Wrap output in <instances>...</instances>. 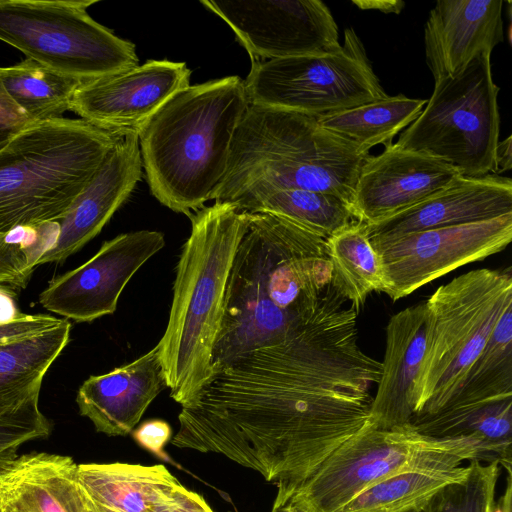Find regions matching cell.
<instances>
[{
	"label": "cell",
	"mask_w": 512,
	"mask_h": 512,
	"mask_svg": "<svg viewBox=\"0 0 512 512\" xmlns=\"http://www.w3.org/2000/svg\"><path fill=\"white\" fill-rule=\"evenodd\" d=\"M357 314L332 285L325 238L271 213H249L227 282L212 374L250 352Z\"/></svg>",
	"instance_id": "obj_1"
},
{
	"label": "cell",
	"mask_w": 512,
	"mask_h": 512,
	"mask_svg": "<svg viewBox=\"0 0 512 512\" xmlns=\"http://www.w3.org/2000/svg\"><path fill=\"white\" fill-rule=\"evenodd\" d=\"M250 103L239 76L190 85L172 96L138 134L152 195L187 216L213 200L232 141Z\"/></svg>",
	"instance_id": "obj_2"
},
{
	"label": "cell",
	"mask_w": 512,
	"mask_h": 512,
	"mask_svg": "<svg viewBox=\"0 0 512 512\" xmlns=\"http://www.w3.org/2000/svg\"><path fill=\"white\" fill-rule=\"evenodd\" d=\"M191 232L176 266L167 327L157 343L170 397L195 404L212 378V355L224 315L227 282L249 213L214 202L188 216Z\"/></svg>",
	"instance_id": "obj_3"
},
{
	"label": "cell",
	"mask_w": 512,
	"mask_h": 512,
	"mask_svg": "<svg viewBox=\"0 0 512 512\" xmlns=\"http://www.w3.org/2000/svg\"><path fill=\"white\" fill-rule=\"evenodd\" d=\"M369 155L325 129L315 116L250 104L213 200L233 202L261 189H300L333 194L351 206Z\"/></svg>",
	"instance_id": "obj_4"
},
{
	"label": "cell",
	"mask_w": 512,
	"mask_h": 512,
	"mask_svg": "<svg viewBox=\"0 0 512 512\" xmlns=\"http://www.w3.org/2000/svg\"><path fill=\"white\" fill-rule=\"evenodd\" d=\"M121 137L64 117L14 136L0 148V237L59 221Z\"/></svg>",
	"instance_id": "obj_5"
},
{
	"label": "cell",
	"mask_w": 512,
	"mask_h": 512,
	"mask_svg": "<svg viewBox=\"0 0 512 512\" xmlns=\"http://www.w3.org/2000/svg\"><path fill=\"white\" fill-rule=\"evenodd\" d=\"M511 304L510 267L469 271L427 299L426 344L413 388V416L432 415L449 401Z\"/></svg>",
	"instance_id": "obj_6"
},
{
	"label": "cell",
	"mask_w": 512,
	"mask_h": 512,
	"mask_svg": "<svg viewBox=\"0 0 512 512\" xmlns=\"http://www.w3.org/2000/svg\"><path fill=\"white\" fill-rule=\"evenodd\" d=\"M472 460L494 461L471 437L437 439L409 424L381 429L369 421L287 498L311 512H339L361 491L396 473L452 469Z\"/></svg>",
	"instance_id": "obj_7"
},
{
	"label": "cell",
	"mask_w": 512,
	"mask_h": 512,
	"mask_svg": "<svg viewBox=\"0 0 512 512\" xmlns=\"http://www.w3.org/2000/svg\"><path fill=\"white\" fill-rule=\"evenodd\" d=\"M490 58L482 52L457 75L435 82L424 109L395 144L441 159L461 176L493 174L500 114Z\"/></svg>",
	"instance_id": "obj_8"
},
{
	"label": "cell",
	"mask_w": 512,
	"mask_h": 512,
	"mask_svg": "<svg viewBox=\"0 0 512 512\" xmlns=\"http://www.w3.org/2000/svg\"><path fill=\"white\" fill-rule=\"evenodd\" d=\"M96 0H0V40L54 71L87 81L139 65L135 45L96 22Z\"/></svg>",
	"instance_id": "obj_9"
},
{
	"label": "cell",
	"mask_w": 512,
	"mask_h": 512,
	"mask_svg": "<svg viewBox=\"0 0 512 512\" xmlns=\"http://www.w3.org/2000/svg\"><path fill=\"white\" fill-rule=\"evenodd\" d=\"M243 82L250 104L315 117L388 96L352 27L338 51L254 61Z\"/></svg>",
	"instance_id": "obj_10"
},
{
	"label": "cell",
	"mask_w": 512,
	"mask_h": 512,
	"mask_svg": "<svg viewBox=\"0 0 512 512\" xmlns=\"http://www.w3.org/2000/svg\"><path fill=\"white\" fill-rule=\"evenodd\" d=\"M512 240V213L490 220L370 241L393 301L468 263L502 251Z\"/></svg>",
	"instance_id": "obj_11"
},
{
	"label": "cell",
	"mask_w": 512,
	"mask_h": 512,
	"mask_svg": "<svg viewBox=\"0 0 512 512\" xmlns=\"http://www.w3.org/2000/svg\"><path fill=\"white\" fill-rule=\"evenodd\" d=\"M200 3L230 26L251 62L332 53L341 48L337 23L321 0Z\"/></svg>",
	"instance_id": "obj_12"
},
{
	"label": "cell",
	"mask_w": 512,
	"mask_h": 512,
	"mask_svg": "<svg viewBox=\"0 0 512 512\" xmlns=\"http://www.w3.org/2000/svg\"><path fill=\"white\" fill-rule=\"evenodd\" d=\"M164 246L160 231L119 234L81 266L53 278L40 293L39 303L76 322L113 314L127 283Z\"/></svg>",
	"instance_id": "obj_13"
},
{
	"label": "cell",
	"mask_w": 512,
	"mask_h": 512,
	"mask_svg": "<svg viewBox=\"0 0 512 512\" xmlns=\"http://www.w3.org/2000/svg\"><path fill=\"white\" fill-rule=\"evenodd\" d=\"M190 76L184 62L148 60L125 71L82 81L71 111L113 134H139L172 96L190 86Z\"/></svg>",
	"instance_id": "obj_14"
},
{
	"label": "cell",
	"mask_w": 512,
	"mask_h": 512,
	"mask_svg": "<svg viewBox=\"0 0 512 512\" xmlns=\"http://www.w3.org/2000/svg\"><path fill=\"white\" fill-rule=\"evenodd\" d=\"M458 176L441 159L391 143L362 164L351 203L354 217L365 225L380 223L425 201Z\"/></svg>",
	"instance_id": "obj_15"
},
{
	"label": "cell",
	"mask_w": 512,
	"mask_h": 512,
	"mask_svg": "<svg viewBox=\"0 0 512 512\" xmlns=\"http://www.w3.org/2000/svg\"><path fill=\"white\" fill-rule=\"evenodd\" d=\"M138 134L122 136L59 222L53 247L38 260L63 262L97 236L128 199L142 176Z\"/></svg>",
	"instance_id": "obj_16"
},
{
	"label": "cell",
	"mask_w": 512,
	"mask_h": 512,
	"mask_svg": "<svg viewBox=\"0 0 512 512\" xmlns=\"http://www.w3.org/2000/svg\"><path fill=\"white\" fill-rule=\"evenodd\" d=\"M502 0H439L424 28L426 63L434 81L453 77L480 53L504 41Z\"/></svg>",
	"instance_id": "obj_17"
},
{
	"label": "cell",
	"mask_w": 512,
	"mask_h": 512,
	"mask_svg": "<svg viewBox=\"0 0 512 512\" xmlns=\"http://www.w3.org/2000/svg\"><path fill=\"white\" fill-rule=\"evenodd\" d=\"M512 213V180L489 174L458 176L425 201L374 225H366L370 241L408 233L480 222Z\"/></svg>",
	"instance_id": "obj_18"
},
{
	"label": "cell",
	"mask_w": 512,
	"mask_h": 512,
	"mask_svg": "<svg viewBox=\"0 0 512 512\" xmlns=\"http://www.w3.org/2000/svg\"><path fill=\"white\" fill-rule=\"evenodd\" d=\"M164 389L167 384L156 344L132 362L87 378L78 389L76 403L97 432L125 436Z\"/></svg>",
	"instance_id": "obj_19"
},
{
	"label": "cell",
	"mask_w": 512,
	"mask_h": 512,
	"mask_svg": "<svg viewBox=\"0 0 512 512\" xmlns=\"http://www.w3.org/2000/svg\"><path fill=\"white\" fill-rule=\"evenodd\" d=\"M0 512H94L69 456L32 452L0 464Z\"/></svg>",
	"instance_id": "obj_20"
},
{
	"label": "cell",
	"mask_w": 512,
	"mask_h": 512,
	"mask_svg": "<svg viewBox=\"0 0 512 512\" xmlns=\"http://www.w3.org/2000/svg\"><path fill=\"white\" fill-rule=\"evenodd\" d=\"M427 315L424 303L392 315L386 326V346L377 392L370 408L376 427L407 426L413 416V388L426 344Z\"/></svg>",
	"instance_id": "obj_21"
},
{
	"label": "cell",
	"mask_w": 512,
	"mask_h": 512,
	"mask_svg": "<svg viewBox=\"0 0 512 512\" xmlns=\"http://www.w3.org/2000/svg\"><path fill=\"white\" fill-rule=\"evenodd\" d=\"M78 475L90 499L110 512H152L181 485L164 465L85 463Z\"/></svg>",
	"instance_id": "obj_22"
},
{
	"label": "cell",
	"mask_w": 512,
	"mask_h": 512,
	"mask_svg": "<svg viewBox=\"0 0 512 512\" xmlns=\"http://www.w3.org/2000/svg\"><path fill=\"white\" fill-rule=\"evenodd\" d=\"M512 399V304L497 321L461 386L436 413L452 417Z\"/></svg>",
	"instance_id": "obj_23"
},
{
	"label": "cell",
	"mask_w": 512,
	"mask_h": 512,
	"mask_svg": "<svg viewBox=\"0 0 512 512\" xmlns=\"http://www.w3.org/2000/svg\"><path fill=\"white\" fill-rule=\"evenodd\" d=\"M248 213L283 217L325 239L357 221L351 206L333 194L300 189H261L233 202Z\"/></svg>",
	"instance_id": "obj_24"
},
{
	"label": "cell",
	"mask_w": 512,
	"mask_h": 512,
	"mask_svg": "<svg viewBox=\"0 0 512 512\" xmlns=\"http://www.w3.org/2000/svg\"><path fill=\"white\" fill-rule=\"evenodd\" d=\"M67 320L45 332L0 345V403L39 398L48 369L70 339Z\"/></svg>",
	"instance_id": "obj_25"
},
{
	"label": "cell",
	"mask_w": 512,
	"mask_h": 512,
	"mask_svg": "<svg viewBox=\"0 0 512 512\" xmlns=\"http://www.w3.org/2000/svg\"><path fill=\"white\" fill-rule=\"evenodd\" d=\"M427 100L403 94L317 117L319 123L333 134L369 154L376 145L391 144L392 139L408 127L421 113Z\"/></svg>",
	"instance_id": "obj_26"
},
{
	"label": "cell",
	"mask_w": 512,
	"mask_h": 512,
	"mask_svg": "<svg viewBox=\"0 0 512 512\" xmlns=\"http://www.w3.org/2000/svg\"><path fill=\"white\" fill-rule=\"evenodd\" d=\"M332 265V285L358 313L369 294L383 292L382 266L367 230L355 221L326 239Z\"/></svg>",
	"instance_id": "obj_27"
},
{
	"label": "cell",
	"mask_w": 512,
	"mask_h": 512,
	"mask_svg": "<svg viewBox=\"0 0 512 512\" xmlns=\"http://www.w3.org/2000/svg\"><path fill=\"white\" fill-rule=\"evenodd\" d=\"M2 84L31 123L63 118L71 110L81 80L54 71L34 60L0 67Z\"/></svg>",
	"instance_id": "obj_28"
},
{
	"label": "cell",
	"mask_w": 512,
	"mask_h": 512,
	"mask_svg": "<svg viewBox=\"0 0 512 512\" xmlns=\"http://www.w3.org/2000/svg\"><path fill=\"white\" fill-rule=\"evenodd\" d=\"M467 466L446 470H406L367 487L339 512H401L423 506L441 488L460 480Z\"/></svg>",
	"instance_id": "obj_29"
},
{
	"label": "cell",
	"mask_w": 512,
	"mask_h": 512,
	"mask_svg": "<svg viewBox=\"0 0 512 512\" xmlns=\"http://www.w3.org/2000/svg\"><path fill=\"white\" fill-rule=\"evenodd\" d=\"M499 474L498 460L469 461L466 476L437 491L425 507L428 512H490Z\"/></svg>",
	"instance_id": "obj_30"
},
{
	"label": "cell",
	"mask_w": 512,
	"mask_h": 512,
	"mask_svg": "<svg viewBox=\"0 0 512 512\" xmlns=\"http://www.w3.org/2000/svg\"><path fill=\"white\" fill-rule=\"evenodd\" d=\"M51 431V422L39 408V398L0 403V464L14 457L22 444L45 439Z\"/></svg>",
	"instance_id": "obj_31"
},
{
	"label": "cell",
	"mask_w": 512,
	"mask_h": 512,
	"mask_svg": "<svg viewBox=\"0 0 512 512\" xmlns=\"http://www.w3.org/2000/svg\"><path fill=\"white\" fill-rule=\"evenodd\" d=\"M35 260L21 246L0 237V287L12 290L26 287L34 268Z\"/></svg>",
	"instance_id": "obj_32"
},
{
	"label": "cell",
	"mask_w": 512,
	"mask_h": 512,
	"mask_svg": "<svg viewBox=\"0 0 512 512\" xmlns=\"http://www.w3.org/2000/svg\"><path fill=\"white\" fill-rule=\"evenodd\" d=\"M64 319L46 314H21L18 318L0 323V345L35 336L60 325Z\"/></svg>",
	"instance_id": "obj_33"
},
{
	"label": "cell",
	"mask_w": 512,
	"mask_h": 512,
	"mask_svg": "<svg viewBox=\"0 0 512 512\" xmlns=\"http://www.w3.org/2000/svg\"><path fill=\"white\" fill-rule=\"evenodd\" d=\"M132 436L139 446L164 459V447L172 438V428L165 420L150 419L133 430Z\"/></svg>",
	"instance_id": "obj_34"
},
{
	"label": "cell",
	"mask_w": 512,
	"mask_h": 512,
	"mask_svg": "<svg viewBox=\"0 0 512 512\" xmlns=\"http://www.w3.org/2000/svg\"><path fill=\"white\" fill-rule=\"evenodd\" d=\"M32 124L6 92L0 79V148Z\"/></svg>",
	"instance_id": "obj_35"
},
{
	"label": "cell",
	"mask_w": 512,
	"mask_h": 512,
	"mask_svg": "<svg viewBox=\"0 0 512 512\" xmlns=\"http://www.w3.org/2000/svg\"><path fill=\"white\" fill-rule=\"evenodd\" d=\"M152 512H214L206 500L198 493L179 485L169 499Z\"/></svg>",
	"instance_id": "obj_36"
},
{
	"label": "cell",
	"mask_w": 512,
	"mask_h": 512,
	"mask_svg": "<svg viewBox=\"0 0 512 512\" xmlns=\"http://www.w3.org/2000/svg\"><path fill=\"white\" fill-rule=\"evenodd\" d=\"M512 136L499 141L495 150L494 175H500L512 168Z\"/></svg>",
	"instance_id": "obj_37"
},
{
	"label": "cell",
	"mask_w": 512,
	"mask_h": 512,
	"mask_svg": "<svg viewBox=\"0 0 512 512\" xmlns=\"http://www.w3.org/2000/svg\"><path fill=\"white\" fill-rule=\"evenodd\" d=\"M14 296V290L0 287V323L10 322L22 314L16 306Z\"/></svg>",
	"instance_id": "obj_38"
},
{
	"label": "cell",
	"mask_w": 512,
	"mask_h": 512,
	"mask_svg": "<svg viewBox=\"0 0 512 512\" xmlns=\"http://www.w3.org/2000/svg\"><path fill=\"white\" fill-rule=\"evenodd\" d=\"M352 3L362 10H378L386 14H399L405 6L403 1L396 0H353Z\"/></svg>",
	"instance_id": "obj_39"
},
{
	"label": "cell",
	"mask_w": 512,
	"mask_h": 512,
	"mask_svg": "<svg viewBox=\"0 0 512 512\" xmlns=\"http://www.w3.org/2000/svg\"><path fill=\"white\" fill-rule=\"evenodd\" d=\"M512 473H507L506 488L498 502L494 504L490 512H512Z\"/></svg>",
	"instance_id": "obj_40"
},
{
	"label": "cell",
	"mask_w": 512,
	"mask_h": 512,
	"mask_svg": "<svg viewBox=\"0 0 512 512\" xmlns=\"http://www.w3.org/2000/svg\"><path fill=\"white\" fill-rule=\"evenodd\" d=\"M271 512H311L307 507L295 501L292 498H287L280 502H274Z\"/></svg>",
	"instance_id": "obj_41"
},
{
	"label": "cell",
	"mask_w": 512,
	"mask_h": 512,
	"mask_svg": "<svg viewBox=\"0 0 512 512\" xmlns=\"http://www.w3.org/2000/svg\"><path fill=\"white\" fill-rule=\"evenodd\" d=\"M401 512H428V511H427L425 505H423V506H418V507H412V508L403 510Z\"/></svg>",
	"instance_id": "obj_42"
},
{
	"label": "cell",
	"mask_w": 512,
	"mask_h": 512,
	"mask_svg": "<svg viewBox=\"0 0 512 512\" xmlns=\"http://www.w3.org/2000/svg\"><path fill=\"white\" fill-rule=\"evenodd\" d=\"M93 504H94V512H110V511H108V510H106V509L96 505L94 502H93Z\"/></svg>",
	"instance_id": "obj_43"
}]
</instances>
